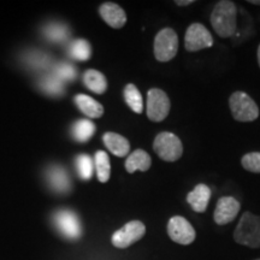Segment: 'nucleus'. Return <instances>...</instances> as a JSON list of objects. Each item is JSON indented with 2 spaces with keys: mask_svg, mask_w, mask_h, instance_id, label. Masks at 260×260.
I'll return each mask as SVG.
<instances>
[{
  "mask_svg": "<svg viewBox=\"0 0 260 260\" xmlns=\"http://www.w3.org/2000/svg\"><path fill=\"white\" fill-rule=\"evenodd\" d=\"M40 87L44 92L51 94V95H60L64 92V82L54 75L45 76L40 81Z\"/></svg>",
  "mask_w": 260,
  "mask_h": 260,
  "instance_id": "b1692460",
  "label": "nucleus"
},
{
  "mask_svg": "<svg viewBox=\"0 0 260 260\" xmlns=\"http://www.w3.org/2000/svg\"><path fill=\"white\" fill-rule=\"evenodd\" d=\"M258 64H259V67H260V45H259V47H258Z\"/></svg>",
  "mask_w": 260,
  "mask_h": 260,
  "instance_id": "7c9ffc66",
  "label": "nucleus"
},
{
  "mask_svg": "<svg viewBox=\"0 0 260 260\" xmlns=\"http://www.w3.org/2000/svg\"><path fill=\"white\" fill-rule=\"evenodd\" d=\"M75 104L80 111L89 118H100L104 115V107L100 103L86 94H79L75 96Z\"/></svg>",
  "mask_w": 260,
  "mask_h": 260,
  "instance_id": "2eb2a0df",
  "label": "nucleus"
},
{
  "mask_svg": "<svg viewBox=\"0 0 260 260\" xmlns=\"http://www.w3.org/2000/svg\"><path fill=\"white\" fill-rule=\"evenodd\" d=\"M153 149L158 157L165 161H176L183 154V146L180 138L170 132H162L157 135Z\"/></svg>",
  "mask_w": 260,
  "mask_h": 260,
  "instance_id": "20e7f679",
  "label": "nucleus"
},
{
  "mask_svg": "<svg viewBox=\"0 0 260 260\" xmlns=\"http://www.w3.org/2000/svg\"><path fill=\"white\" fill-rule=\"evenodd\" d=\"M152 165V159L147 152L144 149H136L126 158L125 169L129 174H134L135 171H147Z\"/></svg>",
  "mask_w": 260,
  "mask_h": 260,
  "instance_id": "dca6fc26",
  "label": "nucleus"
},
{
  "mask_svg": "<svg viewBox=\"0 0 260 260\" xmlns=\"http://www.w3.org/2000/svg\"><path fill=\"white\" fill-rule=\"evenodd\" d=\"M83 83L90 92L96 94H103L107 89L106 77L98 70H87L83 75Z\"/></svg>",
  "mask_w": 260,
  "mask_h": 260,
  "instance_id": "a211bd4d",
  "label": "nucleus"
},
{
  "mask_svg": "<svg viewBox=\"0 0 260 260\" xmlns=\"http://www.w3.org/2000/svg\"><path fill=\"white\" fill-rule=\"evenodd\" d=\"M95 124L88 119H79L73 126L74 138L80 142H87L95 133Z\"/></svg>",
  "mask_w": 260,
  "mask_h": 260,
  "instance_id": "aec40b11",
  "label": "nucleus"
},
{
  "mask_svg": "<svg viewBox=\"0 0 260 260\" xmlns=\"http://www.w3.org/2000/svg\"><path fill=\"white\" fill-rule=\"evenodd\" d=\"M76 169L77 172H79L80 177L82 180L88 181L92 178L93 176V171H94V162L93 159L87 154H80L79 157L76 158Z\"/></svg>",
  "mask_w": 260,
  "mask_h": 260,
  "instance_id": "393cba45",
  "label": "nucleus"
},
{
  "mask_svg": "<svg viewBox=\"0 0 260 260\" xmlns=\"http://www.w3.org/2000/svg\"><path fill=\"white\" fill-rule=\"evenodd\" d=\"M241 209V204L233 197H223L218 200L214 210L213 219L218 225H225V224L233 222Z\"/></svg>",
  "mask_w": 260,
  "mask_h": 260,
  "instance_id": "9d476101",
  "label": "nucleus"
},
{
  "mask_svg": "<svg viewBox=\"0 0 260 260\" xmlns=\"http://www.w3.org/2000/svg\"><path fill=\"white\" fill-rule=\"evenodd\" d=\"M103 141L107 149H109L112 154L117 155V157H125V155L129 153V141L124 138V136L117 134V133H105L103 136Z\"/></svg>",
  "mask_w": 260,
  "mask_h": 260,
  "instance_id": "4468645a",
  "label": "nucleus"
},
{
  "mask_svg": "<svg viewBox=\"0 0 260 260\" xmlns=\"http://www.w3.org/2000/svg\"><path fill=\"white\" fill-rule=\"evenodd\" d=\"M211 189L206 184H198L189 194L187 195V201L193 211L198 213H204L209 206L211 199Z\"/></svg>",
  "mask_w": 260,
  "mask_h": 260,
  "instance_id": "ddd939ff",
  "label": "nucleus"
},
{
  "mask_svg": "<svg viewBox=\"0 0 260 260\" xmlns=\"http://www.w3.org/2000/svg\"><path fill=\"white\" fill-rule=\"evenodd\" d=\"M99 14L110 27L115 29L124 27L126 22V15L124 10H123L119 5L115 4V3H104V4L100 6Z\"/></svg>",
  "mask_w": 260,
  "mask_h": 260,
  "instance_id": "f8f14e48",
  "label": "nucleus"
},
{
  "mask_svg": "<svg viewBox=\"0 0 260 260\" xmlns=\"http://www.w3.org/2000/svg\"><path fill=\"white\" fill-rule=\"evenodd\" d=\"M211 24L220 38H230L237 28V9L229 0H222L214 6L211 14Z\"/></svg>",
  "mask_w": 260,
  "mask_h": 260,
  "instance_id": "f257e3e1",
  "label": "nucleus"
},
{
  "mask_svg": "<svg viewBox=\"0 0 260 260\" xmlns=\"http://www.w3.org/2000/svg\"><path fill=\"white\" fill-rule=\"evenodd\" d=\"M146 234L145 224L140 220H132L112 235V245L117 248H128L141 240Z\"/></svg>",
  "mask_w": 260,
  "mask_h": 260,
  "instance_id": "0eeeda50",
  "label": "nucleus"
},
{
  "mask_svg": "<svg viewBox=\"0 0 260 260\" xmlns=\"http://www.w3.org/2000/svg\"><path fill=\"white\" fill-rule=\"evenodd\" d=\"M193 3H194V0H176V2H175V4L178 6H187V5L193 4Z\"/></svg>",
  "mask_w": 260,
  "mask_h": 260,
  "instance_id": "c85d7f7f",
  "label": "nucleus"
},
{
  "mask_svg": "<svg viewBox=\"0 0 260 260\" xmlns=\"http://www.w3.org/2000/svg\"><path fill=\"white\" fill-rule=\"evenodd\" d=\"M154 57L159 61H169L176 57L178 50V37L171 28H164L154 39Z\"/></svg>",
  "mask_w": 260,
  "mask_h": 260,
  "instance_id": "39448f33",
  "label": "nucleus"
},
{
  "mask_svg": "<svg viewBox=\"0 0 260 260\" xmlns=\"http://www.w3.org/2000/svg\"><path fill=\"white\" fill-rule=\"evenodd\" d=\"M45 37L52 42H64L69 37V29L60 23H52L45 28Z\"/></svg>",
  "mask_w": 260,
  "mask_h": 260,
  "instance_id": "5701e85b",
  "label": "nucleus"
},
{
  "mask_svg": "<svg viewBox=\"0 0 260 260\" xmlns=\"http://www.w3.org/2000/svg\"><path fill=\"white\" fill-rule=\"evenodd\" d=\"M27 61L34 68L40 69V68L47 67L48 61H50V58H48V56H46V54L40 53V52H38V53L37 52H34V53L27 57Z\"/></svg>",
  "mask_w": 260,
  "mask_h": 260,
  "instance_id": "cd10ccee",
  "label": "nucleus"
},
{
  "mask_svg": "<svg viewBox=\"0 0 260 260\" xmlns=\"http://www.w3.org/2000/svg\"><path fill=\"white\" fill-rule=\"evenodd\" d=\"M56 224L58 229L69 239H77L81 234L79 218L69 210H61L56 214Z\"/></svg>",
  "mask_w": 260,
  "mask_h": 260,
  "instance_id": "9b49d317",
  "label": "nucleus"
},
{
  "mask_svg": "<svg viewBox=\"0 0 260 260\" xmlns=\"http://www.w3.org/2000/svg\"><path fill=\"white\" fill-rule=\"evenodd\" d=\"M248 3H251L253 5H260V0H249Z\"/></svg>",
  "mask_w": 260,
  "mask_h": 260,
  "instance_id": "c756f323",
  "label": "nucleus"
},
{
  "mask_svg": "<svg viewBox=\"0 0 260 260\" xmlns=\"http://www.w3.org/2000/svg\"><path fill=\"white\" fill-rule=\"evenodd\" d=\"M169 237L174 242L187 246L194 242L195 230L186 218L181 216L171 217L168 223Z\"/></svg>",
  "mask_w": 260,
  "mask_h": 260,
  "instance_id": "1a4fd4ad",
  "label": "nucleus"
},
{
  "mask_svg": "<svg viewBox=\"0 0 260 260\" xmlns=\"http://www.w3.org/2000/svg\"><path fill=\"white\" fill-rule=\"evenodd\" d=\"M234 239L242 246L259 248L260 247V217L251 212H245L237 224Z\"/></svg>",
  "mask_w": 260,
  "mask_h": 260,
  "instance_id": "f03ea898",
  "label": "nucleus"
},
{
  "mask_svg": "<svg viewBox=\"0 0 260 260\" xmlns=\"http://www.w3.org/2000/svg\"><path fill=\"white\" fill-rule=\"evenodd\" d=\"M76 69L69 63H60L58 64L54 69V76L58 79L64 81H74L76 77Z\"/></svg>",
  "mask_w": 260,
  "mask_h": 260,
  "instance_id": "bb28decb",
  "label": "nucleus"
},
{
  "mask_svg": "<svg viewBox=\"0 0 260 260\" xmlns=\"http://www.w3.org/2000/svg\"><path fill=\"white\" fill-rule=\"evenodd\" d=\"M256 260H260V259H256Z\"/></svg>",
  "mask_w": 260,
  "mask_h": 260,
  "instance_id": "2f4dec72",
  "label": "nucleus"
},
{
  "mask_svg": "<svg viewBox=\"0 0 260 260\" xmlns=\"http://www.w3.org/2000/svg\"><path fill=\"white\" fill-rule=\"evenodd\" d=\"M47 181L58 193H65L70 189V180L68 172L60 167H52L47 171Z\"/></svg>",
  "mask_w": 260,
  "mask_h": 260,
  "instance_id": "f3484780",
  "label": "nucleus"
},
{
  "mask_svg": "<svg viewBox=\"0 0 260 260\" xmlns=\"http://www.w3.org/2000/svg\"><path fill=\"white\" fill-rule=\"evenodd\" d=\"M70 54L76 60H88L90 54H92V48H90L89 42L83 40V39H79V40L74 41L70 46Z\"/></svg>",
  "mask_w": 260,
  "mask_h": 260,
  "instance_id": "4be33fe9",
  "label": "nucleus"
},
{
  "mask_svg": "<svg viewBox=\"0 0 260 260\" xmlns=\"http://www.w3.org/2000/svg\"><path fill=\"white\" fill-rule=\"evenodd\" d=\"M94 167H95L96 176L102 183H106L111 175V164L110 158L105 151H98L94 157Z\"/></svg>",
  "mask_w": 260,
  "mask_h": 260,
  "instance_id": "6ab92c4d",
  "label": "nucleus"
},
{
  "mask_svg": "<svg viewBox=\"0 0 260 260\" xmlns=\"http://www.w3.org/2000/svg\"><path fill=\"white\" fill-rule=\"evenodd\" d=\"M170 99L164 90L152 88L147 94V117L152 122H161L170 112Z\"/></svg>",
  "mask_w": 260,
  "mask_h": 260,
  "instance_id": "423d86ee",
  "label": "nucleus"
},
{
  "mask_svg": "<svg viewBox=\"0 0 260 260\" xmlns=\"http://www.w3.org/2000/svg\"><path fill=\"white\" fill-rule=\"evenodd\" d=\"M213 45V38L205 25L193 23L188 27L184 37V47L189 52L209 48Z\"/></svg>",
  "mask_w": 260,
  "mask_h": 260,
  "instance_id": "6e6552de",
  "label": "nucleus"
},
{
  "mask_svg": "<svg viewBox=\"0 0 260 260\" xmlns=\"http://www.w3.org/2000/svg\"><path fill=\"white\" fill-rule=\"evenodd\" d=\"M124 99L128 106L135 113H141L144 111V102H142V95L135 84L129 83L124 88Z\"/></svg>",
  "mask_w": 260,
  "mask_h": 260,
  "instance_id": "412c9836",
  "label": "nucleus"
},
{
  "mask_svg": "<svg viewBox=\"0 0 260 260\" xmlns=\"http://www.w3.org/2000/svg\"><path fill=\"white\" fill-rule=\"evenodd\" d=\"M241 164L247 171L260 174V152H251L242 157Z\"/></svg>",
  "mask_w": 260,
  "mask_h": 260,
  "instance_id": "a878e982",
  "label": "nucleus"
},
{
  "mask_svg": "<svg viewBox=\"0 0 260 260\" xmlns=\"http://www.w3.org/2000/svg\"><path fill=\"white\" fill-rule=\"evenodd\" d=\"M229 107L237 122H253L259 117V107L248 94L241 90L229 98Z\"/></svg>",
  "mask_w": 260,
  "mask_h": 260,
  "instance_id": "7ed1b4c3",
  "label": "nucleus"
}]
</instances>
